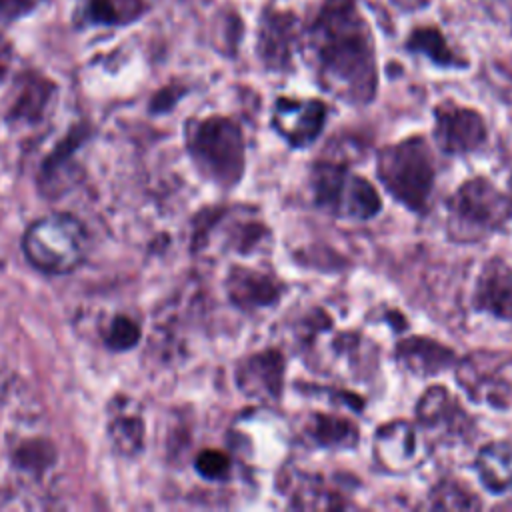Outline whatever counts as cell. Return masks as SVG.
Returning <instances> with one entry per match:
<instances>
[{
  "instance_id": "cell-11",
  "label": "cell",
  "mask_w": 512,
  "mask_h": 512,
  "mask_svg": "<svg viewBox=\"0 0 512 512\" xmlns=\"http://www.w3.org/2000/svg\"><path fill=\"white\" fill-rule=\"evenodd\" d=\"M372 458L378 470L386 474H406L424 460L420 434L408 420H390L376 428L372 440Z\"/></svg>"
},
{
  "instance_id": "cell-22",
  "label": "cell",
  "mask_w": 512,
  "mask_h": 512,
  "mask_svg": "<svg viewBox=\"0 0 512 512\" xmlns=\"http://www.w3.org/2000/svg\"><path fill=\"white\" fill-rule=\"evenodd\" d=\"M140 12V4H132L130 0H90L88 16L94 22L120 24L132 20Z\"/></svg>"
},
{
  "instance_id": "cell-1",
  "label": "cell",
  "mask_w": 512,
  "mask_h": 512,
  "mask_svg": "<svg viewBox=\"0 0 512 512\" xmlns=\"http://www.w3.org/2000/svg\"><path fill=\"white\" fill-rule=\"evenodd\" d=\"M304 50L332 96L356 106L376 96V52L354 0H326L306 32Z\"/></svg>"
},
{
  "instance_id": "cell-15",
  "label": "cell",
  "mask_w": 512,
  "mask_h": 512,
  "mask_svg": "<svg viewBox=\"0 0 512 512\" xmlns=\"http://www.w3.org/2000/svg\"><path fill=\"white\" fill-rule=\"evenodd\" d=\"M472 304L480 312L512 322V266L506 260L494 256L484 262L476 278Z\"/></svg>"
},
{
  "instance_id": "cell-24",
  "label": "cell",
  "mask_w": 512,
  "mask_h": 512,
  "mask_svg": "<svg viewBox=\"0 0 512 512\" xmlns=\"http://www.w3.org/2000/svg\"><path fill=\"white\" fill-rule=\"evenodd\" d=\"M194 468L206 480H226L232 470V460L222 450L206 448V450L198 452V456L194 460Z\"/></svg>"
},
{
  "instance_id": "cell-7",
  "label": "cell",
  "mask_w": 512,
  "mask_h": 512,
  "mask_svg": "<svg viewBox=\"0 0 512 512\" xmlns=\"http://www.w3.org/2000/svg\"><path fill=\"white\" fill-rule=\"evenodd\" d=\"M456 382L476 404L504 410L512 406V354L476 350L456 360Z\"/></svg>"
},
{
  "instance_id": "cell-6",
  "label": "cell",
  "mask_w": 512,
  "mask_h": 512,
  "mask_svg": "<svg viewBox=\"0 0 512 512\" xmlns=\"http://www.w3.org/2000/svg\"><path fill=\"white\" fill-rule=\"evenodd\" d=\"M316 206L338 218L370 220L382 208V198L370 180L350 172L344 162L318 160L310 172Z\"/></svg>"
},
{
  "instance_id": "cell-27",
  "label": "cell",
  "mask_w": 512,
  "mask_h": 512,
  "mask_svg": "<svg viewBox=\"0 0 512 512\" xmlns=\"http://www.w3.org/2000/svg\"><path fill=\"white\" fill-rule=\"evenodd\" d=\"M38 0H0V20H14L36 6Z\"/></svg>"
},
{
  "instance_id": "cell-18",
  "label": "cell",
  "mask_w": 512,
  "mask_h": 512,
  "mask_svg": "<svg viewBox=\"0 0 512 512\" xmlns=\"http://www.w3.org/2000/svg\"><path fill=\"white\" fill-rule=\"evenodd\" d=\"M304 434L314 446L326 450H352L360 440V430L350 418L330 412L308 414Z\"/></svg>"
},
{
  "instance_id": "cell-19",
  "label": "cell",
  "mask_w": 512,
  "mask_h": 512,
  "mask_svg": "<svg viewBox=\"0 0 512 512\" xmlns=\"http://www.w3.org/2000/svg\"><path fill=\"white\" fill-rule=\"evenodd\" d=\"M290 506L300 510H328L344 508L346 502L336 492H332L320 476L296 472L292 478Z\"/></svg>"
},
{
  "instance_id": "cell-21",
  "label": "cell",
  "mask_w": 512,
  "mask_h": 512,
  "mask_svg": "<svg viewBox=\"0 0 512 512\" xmlns=\"http://www.w3.org/2000/svg\"><path fill=\"white\" fill-rule=\"evenodd\" d=\"M430 506L436 510H476L482 500L460 480L444 478L430 492Z\"/></svg>"
},
{
  "instance_id": "cell-17",
  "label": "cell",
  "mask_w": 512,
  "mask_h": 512,
  "mask_svg": "<svg viewBox=\"0 0 512 512\" xmlns=\"http://www.w3.org/2000/svg\"><path fill=\"white\" fill-rule=\"evenodd\" d=\"M474 470L488 492H512V442L494 440L484 444L474 458Z\"/></svg>"
},
{
  "instance_id": "cell-3",
  "label": "cell",
  "mask_w": 512,
  "mask_h": 512,
  "mask_svg": "<svg viewBox=\"0 0 512 512\" xmlns=\"http://www.w3.org/2000/svg\"><path fill=\"white\" fill-rule=\"evenodd\" d=\"M512 218V198L484 176L462 182L448 200V236L454 242H482Z\"/></svg>"
},
{
  "instance_id": "cell-4",
  "label": "cell",
  "mask_w": 512,
  "mask_h": 512,
  "mask_svg": "<svg viewBox=\"0 0 512 512\" xmlns=\"http://www.w3.org/2000/svg\"><path fill=\"white\" fill-rule=\"evenodd\" d=\"M88 246L90 238L84 224L64 212L38 218L22 238V250L28 262L46 274L72 272L84 262Z\"/></svg>"
},
{
  "instance_id": "cell-23",
  "label": "cell",
  "mask_w": 512,
  "mask_h": 512,
  "mask_svg": "<svg viewBox=\"0 0 512 512\" xmlns=\"http://www.w3.org/2000/svg\"><path fill=\"white\" fill-rule=\"evenodd\" d=\"M50 94V84L42 78H28L22 92H20V98L14 106V112L18 116H38L46 98Z\"/></svg>"
},
{
  "instance_id": "cell-28",
  "label": "cell",
  "mask_w": 512,
  "mask_h": 512,
  "mask_svg": "<svg viewBox=\"0 0 512 512\" xmlns=\"http://www.w3.org/2000/svg\"><path fill=\"white\" fill-rule=\"evenodd\" d=\"M10 54H12L10 44H8V40L0 34V78L6 74V70H8V66H10Z\"/></svg>"
},
{
  "instance_id": "cell-9",
  "label": "cell",
  "mask_w": 512,
  "mask_h": 512,
  "mask_svg": "<svg viewBox=\"0 0 512 512\" xmlns=\"http://www.w3.org/2000/svg\"><path fill=\"white\" fill-rule=\"evenodd\" d=\"M434 142L448 156H466L476 152L488 138L482 114L454 102L438 104L434 110Z\"/></svg>"
},
{
  "instance_id": "cell-2",
  "label": "cell",
  "mask_w": 512,
  "mask_h": 512,
  "mask_svg": "<svg viewBox=\"0 0 512 512\" xmlns=\"http://www.w3.org/2000/svg\"><path fill=\"white\" fill-rule=\"evenodd\" d=\"M376 176L386 192L412 212H426L436 180V162L422 136L388 144L378 152Z\"/></svg>"
},
{
  "instance_id": "cell-5",
  "label": "cell",
  "mask_w": 512,
  "mask_h": 512,
  "mask_svg": "<svg viewBox=\"0 0 512 512\" xmlns=\"http://www.w3.org/2000/svg\"><path fill=\"white\" fill-rule=\"evenodd\" d=\"M188 152L200 172L220 186L230 188L244 174V136L240 126L226 116H208L190 126Z\"/></svg>"
},
{
  "instance_id": "cell-20",
  "label": "cell",
  "mask_w": 512,
  "mask_h": 512,
  "mask_svg": "<svg viewBox=\"0 0 512 512\" xmlns=\"http://www.w3.org/2000/svg\"><path fill=\"white\" fill-rule=\"evenodd\" d=\"M406 48L410 52L416 54H424L430 62H434L436 66L442 68H458V66H466L464 60H460L454 50L448 46L446 38L442 36V32L438 28L432 26H424V28H416L408 40H406Z\"/></svg>"
},
{
  "instance_id": "cell-8",
  "label": "cell",
  "mask_w": 512,
  "mask_h": 512,
  "mask_svg": "<svg viewBox=\"0 0 512 512\" xmlns=\"http://www.w3.org/2000/svg\"><path fill=\"white\" fill-rule=\"evenodd\" d=\"M414 412L418 426L438 440H464L474 432V420L458 398L442 384L428 386L416 402Z\"/></svg>"
},
{
  "instance_id": "cell-14",
  "label": "cell",
  "mask_w": 512,
  "mask_h": 512,
  "mask_svg": "<svg viewBox=\"0 0 512 512\" xmlns=\"http://www.w3.org/2000/svg\"><path fill=\"white\" fill-rule=\"evenodd\" d=\"M298 32L290 12L266 10L258 28V56L268 70H288L292 64Z\"/></svg>"
},
{
  "instance_id": "cell-16",
  "label": "cell",
  "mask_w": 512,
  "mask_h": 512,
  "mask_svg": "<svg viewBox=\"0 0 512 512\" xmlns=\"http://www.w3.org/2000/svg\"><path fill=\"white\" fill-rule=\"evenodd\" d=\"M394 358L406 372L418 378L440 374L456 364V354L452 348L422 334L398 340L394 348Z\"/></svg>"
},
{
  "instance_id": "cell-25",
  "label": "cell",
  "mask_w": 512,
  "mask_h": 512,
  "mask_svg": "<svg viewBox=\"0 0 512 512\" xmlns=\"http://www.w3.org/2000/svg\"><path fill=\"white\" fill-rule=\"evenodd\" d=\"M140 340V328L128 316H116L110 324L106 342L114 350H128Z\"/></svg>"
},
{
  "instance_id": "cell-13",
  "label": "cell",
  "mask_w": 512,
  "mask_h": 512,
  "mask_svg": "<svg viewBox=\"0 0 512 512\" xmlns=\"http://www.w3.org/2000/svg\"><path fill=\"white\" fill-rule=\"evenodd\" d=\"M224 288L228 300L244 312L274 306L286 290L284 282L276 274L238 264L230 266L224 280Z\"/></svg>"
},
{
  "instance_id": "cell-10",
  "label": "cell",
  "mask_w": 512,
  "mask_h": 512,
  "mask_svg": "<svg viewBox=\"0 0 512 512\" xmlns=\"http://www.w3.org/2000/svg\"><path fill=\"white\" fill-rule=\"evenodd\" d=\"M328 108L316 98H276L272 126L290 148H306L316 142L326 124Z\"/></svg>"
},
{
  "instance_id": "cell-12",
  "label": "cell",
  "mask_w": 512,
  "mask_h": 512,
  "mask_svg": "<svg viewBox=\"0 0 512 512\" xmlns=\"http://www.w3.org/2000/svg\"><path fill=\"white\" fill-rule=\"evenodd\" d=\"M286 360L276 348H266L244 356L234 370L236 386L246 398L260 402H280L284 390Z\"/></svg>"
},
{
  "instance_id": "cell-26",
  "label": "cell",
  "mask_w": 512,
  "mask_h": 512,
  "mask_svg": "<svg viewBox=\"0 0 512 512\" xmlns=\"http://www.w3.org/2000/svg\"><path fill=\"white\" fill-rule=\"evenodd\" d=\"M136 424H142L140 418H120L114 420V424L110 426V438L112 442L124 450V452H136L138 446L142 444V428H134Z\"/></svg>"
}]
</instances>
